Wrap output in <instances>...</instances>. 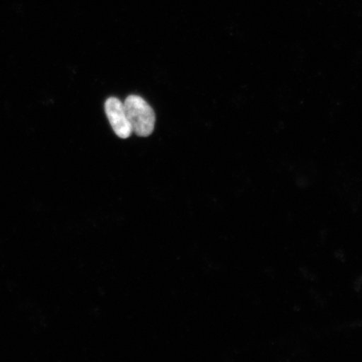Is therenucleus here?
<instances>
[{
    "mask_svg": "<svg viewBox=\"0 0 362 362\" xmlns=\"http://www.w3.org/2000/svg\"><path fill=\"white\" fill-rule=\"evenodd\" d=\"M124 104L133 133L139 137L151 135L155 129L156 115L149 104L137 95H130Z\"/></svg>",
    "mask_w": 362,
    "mask_h": 362,
    "instance_id": "f257e3e1",
    "label": "nucleus"
},
{
    "mask_svg": "<svg viewBox=\"0 0 362 362\" xmlns=\"http://www.w3.org/2000/svg\"><path fill=\"white\" fill-rule=\"evenodd\" d=\"M105 112L115 133L121 139H128L133 134L127 117L124 103L119 98H110L105 103Z\"/></svg>",
    "mask_w": 362,
    "mask_h": 362,
    "instance_id": "f03ea898",
    "label": "nucleus"
}]
</instances>
